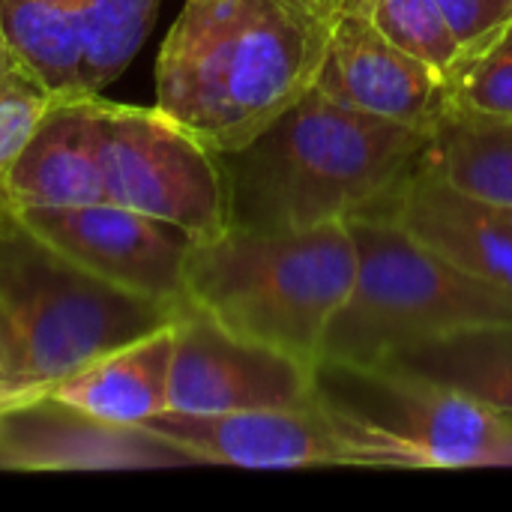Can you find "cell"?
Returning <instances> with one entry per match:
<instances>
[{
	"label": "cell",
	"instance_id": "cell-2",
	"mask_svg": "<svg viewBox=\"0 0 512 512\" xmlns=\"http://www.w3.org/2000/svg\"><path fill=\"white\" fill-rule=\"evenodd\" d=\"M432 135L345 108L312 87L252 144L222 156L231 222L315 228L378 216L420 174Z\"/></svg>",
	"mask_w": 512,
	"mask_h": 512
},
{
	"label": "cell",
	"instance_id": "cell-5",
	"mask_svg": "<svg viewBox=\"0 0 512 512\" xmlns=\"http://www.w3.org/2000/svg\"><path fill=\"white\" fill-rule=\"evenodd\" d=\"M177 309L129 294L18 225L0 237L3 378L54 387L168 324Z\"/></svg>",
	"mask_w": 512,
	"mask_h": 512
},
{
	"label": "cell",
	"instance_id": "cell-13",
	"mask_svg": "<svg viewBox=\"0 0 512 512\" xmlns=\"http://www.w3.org/2000/svg\"><path fill=\"white\" fill-rule=\"evenodd\" d=\"M96 96L57 99L27 147L3 174L9 198L21 207H69L105 198L102 126Z\"/></svg>",
	"mask_w": 512,
	"mask_h": 512
},
{
	"label": "cell",
	"instance_id": "cell-18",
	"mask_svg": "<svg viewBox=\"0 0 512 512\" xmlns=\"http://www.w3.org/2000/svg\"><path fill=\"white\" fill-rule=\"evenodd\" d=\"M420 171L474 201L512 207V120L450 117L435 129Z\"/></svg>",
	"mask_w": 512,
	"mask_h": 512
},
{
	"label": "cell",
	"instance_id": "cell-26",
	"mask_svg": "<svg viewBox=\"0 0 512 512\" xmlns=\"http://www.w3.org/2000/svg\"><path fill=\"white\" fill-rule=\"evenodd\" d=\"M288 3L315 15V18H324V21H330L336 15V9L342 6V0H288Z\"/></svg>",
	"mask_w": 512,
	"mask_h": 512
},
{
	"label": "cell",
	"instance_id": "cell-15",
	"mask_svg": "<svg viewBox=\"0 0 512 512\" xmlns=\"http://www.w3.org/2000/svg\"><path fill=\"white\" fill-rule=\"evenodd\" d=\"M174 363V318L120 345L51 387V396L111 426L141 429L168 411Z\"/></svg>",
	"mask_w": 512,
	"mask_h": 512
},
{
	"label": "cell",
	"instance_id": "cell-3",
	"mask_svg": "<svg viewBox=\"0 0 512 512\" xmlns=\"http://www.w3.org/2000/svg\"><path fill=\"white\" fill-rule=\"evenodd\" d=\"M354 276L357 246L348 222H231L222 234L189 243L186 300L234 336L318 366Z\"/></svg>",
	"mask_w": 512,
	"mask_h": 512
},
{
	"label": "cell",
	"instance_id": "cell-25",
	"mask_svg": "<svg viewBox=\"0 0 512 512\" xmlns=\"http://www.w3.org/2000/svg\"><path fill=\"white\" fill-rule=\"evenodd\" d=\"M21 225V216H18V204L9 198L3 180H0V237H6L9 231H15Z\"/></svg>",
	"mask_w": 512,
	"mask_h": 512
},
{
	"label": "cell",
	"instance_id": "cell-28",
	"mask_svg": "<svg viewBox=\"0 0 512 512\" xmlns=\"http://www.w3.org/2000/svg\"><path fill=\"white\" fill-rule=\"evenodd\" d=\"M3 45H6V42H3V33H0V51H3Z\"/></svg>",
	"mask_w": 512,
	"mask_h": 512
},
{
	"label": "cell",
	"instance_id": "cell-22",
	"mask_svg": "<svg viewBox=\"0 0 512 512\" xmlns=\"http://www.w3.org/2000/svg\"><path fill=\"white\" fill-rule=\"evenodd\" d=\"M45 81L6 45L0 51V180L57 102Z\"/></svg>",
	"mask_w": 512,
	"mask_h": 512
},
{
	"label": "cell",
	"instance_id": "cell-21",
	"mask_svg": "<svg viewBox=\"0 0 512 512\" xmlns=\"http://www.w3.org/2000/svg\"><path fill=\"white\" fill-rule=\"evenodd\" d=\"M450 117L512 120V21L450 75Z\"/></svg>",
	"mask_w": 512,
	"mask_h": 512
},
{
	"label": "cell",
	"instance_id": "cell-4",
	"mask_svg": "<svg viewBox=\"0 0 512 512\" xmlns=\"http://www.w3.org/2000/svg\"><path fill=\"white\" fill-rule=\"evenodd\" d=\"M357 276L330 321L321 360L378 366L438 336L512 324V294L480 279L390 216L348 219Z\"/></svg>",
	"mask_w": 512,
	"mask_h": 512
},
{
	"label": "cell",
	"instance_id": "cell-20",
	"mask_svg": "<svg viewBox=\"0 0 512 512\" xmlns=\"http://www.w3.org/2000/svg\"><path fill=\"white\" fill-rule=\"evenodd\" d=\"M372 24L408 54L426 60L447 78L465 60V51L435 0H354Z\"/></svg>",
	"mask_w": 512,
	"mask_h": 512
},
{
	"label": "cell",
	"instance_id": "cell-8",
	"mask_svg": "<svg viewBox=\"0 0 512 512\" xmlns=\"http://www.w3.org/2000/svg\"><path fill=\"white\" fill-rule=\"evenodd\" d=\"M141 429L180 450L189 462H213L255 471L285 468H414L387 438L315 396L297 408L234 414L162 411Z\"/></svg>",
	"mask_w": 512,
	"mask_h": 512
},
{
	"label": "cell",
	"instance_id": "cell-7",
	"mask_svg": "<svg viewBox=\"0 0 512 512\" xmlns=\"http://www.w3.org/2000/svg\"><path fill=\"white\" fill-rule=\"evenodd\" d=\"M105 198L207 240L231 225L225 159L159 105H120L96 93Z\"/></svg>",
	"mask_w": 512,
	"mask_h": 512
},
{
	"label": "cell",
	"instance_id": "cell-10",
	"mask_svg": "<svg viewBox=\"0 0 512 512\" xmlns=\"http://www.w3.org/2000/svg\"><path fill=\"white\" fill-rule=\"evenodd\" d=\"M315 369L291 354L234 336L189 300L174 312L171 411L234 414L309 405L318 396Z\"/></svg>",
	"mask_w": 512,
	"mask_h": 512
},
{
	"label": "cell",
	"instance_id": "cell-14",
	"mask_svg": "<svg viewBox=\"0 0 512 512\" xmlns=\"http://www.w3.org/2000/svg\"><path fill=\"white\" fill-rule=\"evenodd\" d=\"M378 216L396 219L438 252L512 294V207L474 201L420 171Z\"/></svg>",
	"mask_w": 512,
	"mask_h": 512
},
{
	"label": "cell",
	"instance_id": "cell-6",
	"mask_svg": "<svg viewBox=\"0 0 512 512\" xmlns=\"http://www.w3.org/2000/svg\"><path fill=\"white\" fill-rule=\"evenodd\" d=\"M318 396L399 447L414 468L512 462V417L396 366L321 360Z\"/></svg>",
	"mask_w": 512,
	"mask_h": 512
},
{
	"label": "cell",
	"instance_id": "cell-1",
	"mask_svg": "<svg viewBox=\"0 0 512 512\" xmlns=\"http://www.w3.org/2000/svg\"><path fill=\"white\" fill-rule=\"evenodd\" d=\"M330 21L288 0H186L156 60V105L219 156L237 153L318 81Z\"/></svg>",
	"mask_w": 512,
	"mask_h": 512
},
{
	"label": "cell",
	"instance_id": "cell-16",
	"mask_svg": "<svg viewBox=\"0 0 512 512\" xmlns=\"http://www.w3.org/2000/svg\"><path fill=\"white\" fill-rule=\"evenodd\" d=\"M429 378L512 417V324L465 327L378 363Z\"/></svg>",
	"mask_w": 512,
	"mask_h": 512
},
{
	"label": "cell",
	"instance_id": "cell-24",
	"mask_svg": "<svg viewBox=\"0 0 512 512\" xmlns=\"http://www.w3.org/2000/svg\"><path fill=\"white\" fill-rule=\"evenodd\" d=\"M51 393V387L45 384H27V381H9V378H0V414L15 408V405H24V402H33L39 396Z\"/></svg>",
	"mask_w": 512,
	"mask_h": 512
},
{
	"label": "cell",
	"instance_id": "cell-12",
	"mask_svg": "<svg viewBox=\"0 0 512 512\" xmlns=\"http://www.w3.org/2000/svg\"><path fill=\"white\" fill-rule=\"evenodd\" d=\"M189 462L147 429L111 426L51 393L0 414V468L9 471H126Z\"/></svg>",
	"mask_w": 512,
	"mask_h": 512
},
{
	"label": "cell",
	"instance_id": "cell-19",
	"mask_svg": "<svg viewBox=\"0 0 512 512\" xmlns=\"http://www.w3.org/2000/svg\"><path fill=\"white\" fill-rule=\"evenodd\" d=\"M87 93H102L153 30L159 0H78Z\"/></svg>",
	"mask_w": 512,
	"mask_h": 512
},
{
	"label": "cell",
	"instance_id": "cell-27",
	"mask_svg": "<svg viewBox=\"0 0 512 512\" xmlns=\"http://www.w3.org/2000/svg\"><path fill=\"white\" fill-rule=\"evenodd\" d=\"M0 378H3V345H0Z\"/></svg>",
	"mask_w": 512,
	"mask_h": 512
},
{
	"label": "cell",
	"instance_id": "cell-23",
	"mask_svg": "<svg viewBox=\"0 0 512 512\" xmlns=\"http://www.w3.org/2000/svg\"><path fill=\"white\" fill-rule=\"evenodd\" d=\"M465 57L489 45L512 21V0H435Z\"/></svg>",
	"mask_w": 512,
	"mask_h": 512
},
{
	"label": "cell",
	"instance_id": "cell-11",
	"mask_svg": "<svg viewBox=\"0 0 512 512\" xmlns=\"http://www.w3.org/2000/svg\"><path fill=\"white\" fill-rule=\"evenodd\" d=\"M315 87L345 108L426 132L453 114L450 78L390 42L354 0H342L330 18Z\"/></svg>",
	"mask_w": 512,
	"mask_h": 512
},
{
	"label": "cell",
	"instance_id": "cell-17",
	"mask_svg": "<svg viewBox=\"0 0 512 512\" xmlns=\"http://www.w3.org/2000/svg\"><path fill=\"white\" fill-rule=\"evenodd\" d=\"M0 33L54 96H93L84 84L78 0H0Z\"/></svg>",
	"mask_w": 512,
	"mask_h": 512
},
{
	"label": "cell",
	"instance_id": "cell-9",
	"mask_svg": "<svg viewBox=\"0 0 512 512\" xmlns=\"http://www.w3.org/2000/svg\"><path fill=\"white\" fill-rule=\"evenodd\" d=\"M21 225L93 276L144 300L186 303L189 237L114 201L69 207H21Z\"/></svg>",
	"mask_w": 512,
	"mask_h": 512
}]
</instances>
